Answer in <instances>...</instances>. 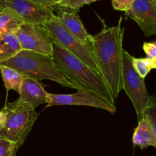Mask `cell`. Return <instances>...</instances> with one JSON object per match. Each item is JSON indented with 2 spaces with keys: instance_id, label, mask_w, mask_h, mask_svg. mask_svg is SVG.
I'll use <instances>...</instances> for the list:
<instances>
[{
  "instance_id": "44dd1931",
  "label": "cell",
  "mask_w": 156,
  "mask_h": 156,
  "mask_svg": "<svg viewBox=\"0 0 156 156\" xmlns=\"http://www.w3.org/2000/svg\"><path fill=\"white\" fill-rule=\"evenodd\" d=\"M135 0H112V5L115 10L127 12L133 5Z\"/></svg>"
},
{
  "instance_id": "2e32d148",
  "label": "cell",
  "mask_w": 156,
  "mask_h": 156,
  "mask_svg": "<svg viewBox=\"0 0 156 156\" xmlns=\"http://www.w3.org/2000/svg\"><path fill=\"white\" fill-rule=\"evenodd\" d=\"M0 72L7 92L10 90L19 92L24 77L16 70L0 65Z\"/></svg>"
},
{
  "instance_id": "277c9868",
  "label": "cell",
  "mask_w": 156,
  "mask_h": 156,
  "mask_svg": "<svg viewBox=\"0 0 156 156\" xmlns=\"http://www.w3.org/2000/svg\"><path fill=\"white\" fill-rule=\"evenodd\" d=\"M4 121L0 129V137L14 142L19 149L31 131L38 117L35 109L15 101L6 104L2 110Z\"/></svg>"
},
{
  "instance_id": "8fae6325",
  "label": "cell",
  "mask_w": 156,
  "mask_h": 156,
  "mask_svg": "<svg viewBox=\"0 0 156 156\" xmlns=\"http://www.w3.org/2000/svg\"><path fill=\"white\" fill-rule=\"evenodd\" d=\"M18 103L35 108L43 104H47L48 92L37 80L24 78L18 92Z\"/></svg>"
},
{
  "instance_id": "9a60e30c",
  "label": "cell",
  "mask_w": 156,
  "mask_h": 156,
  "mask_svg": "<svg viewBox=\"0 0 156 156\" xmlns=\"http://www.w3.org/2000/svg\"><path fill=\"white\" fill-rule=\"evenodd\" d=\"M21 50L15 34L0 35V63L13 57Z\"/></svg>"
},
{
  "instance_id": "d6986e66",
  "label": "cell",
  "mask_w": 156,
  "mask_h": 156,
  "mask_svg": "<svg viewBox=\"0 0 156 156\" xmlns=\"http://www.w3.org/2000/svg\"><path fill=\"white\" fill-rule=\"evenodd\" d=\"M18 149L14 142L0 137V156H17Z\"/></svg>"
},
{
  "instance_id": "7c38bea8",
  "label": "cell",
  "mask_w": 156,
  "mask_h": 156,
  "mask_svg": "<svg viewBox=\"0 0 156 156\" xmlns=\"http://www.w3.org/2000/svg\"><path fill=\"white\" fill-rule=\"evenodd\" d=\"M56 17L60 24L69 33L76 37L85 45L90 46L89 42L92 35L89 34L87 32L86 29L85 28L81 21L78 11L74 10L73 12L63 11L56 15Z\"/></svg>"
},
{
  "instance_id": "7a4b0ae2",
  "label": "cell",
  "mask_w": 156,
  "mask_h": 156,
  "mask_svg": "<svg viewBox=\"0 0 156 156\" xmlns=\"http://www.w3.org/2000/svg\"><path fill=\"white\" fill-rule=\"evenodd\" d=\"M52 58L71 88L92 91L114 105L115 100L101 76L55 42H53Z\"/></svg>"
},
{
  "instance_id": "ba28073f",
  "label": "cell",
  "mask_w": 156,
  "mask_h": 156,
  "mask_svg": "<svg viewBox=\"0 0 156 156\" xmlns=\"http://www.w3.org/2000/svg\"><path fill=\"white\" fill-rule=\"evenodd\" d=\"M15 35L22 50L52 56L53 41L41 24H22Z\"/></svg>"
},
{
  "instance_id": "5bb4252c",
  "label": "cell",
  "mask_w": 156,
  "mask_h": 156,
  "mask_svg": "<svg viewBox=\"0 0 156 156\" xmlns=\"http://www.w3.org/2000/svg\"><path fill=\"white\" fill-rule=\"evenodd\" d=\"M24 24L21 17L10 8L6 7L0 12V35L15 34Z\"/></svg>"
},
{
  "instance_id": "8992f818",
  "label": "cell",
  "mask_w": 156,
  "mask_h": 156,
  "mask_svg": "<svg viewBox=\"0 0 156 156\" xmlns=\"http://www.w3.org/2000/svg\"><path fill=\"white\" fill-rule=\"evenodd\" d=\"M133 56L126 50H123L122 81L123 90L130 99L140 121L143 117V113L149 102V98L144 79L141 77L132 64Z\"/></svg>"
},
{
  "instance_id": "7402d4cb",
  "label": "cell",
  "mask_w": 156,
  "mask_h": 156,
  "mask_svg": "<svg viewBox=\"0 0 156 156\" xmlns=\"http://www.w3.org/2000/svg\"><path fill=\"white\" fill-rule=\"evenodd\" d=\"M143 48L147 55V58L151 59L156 58V43L145 42L143 44Z\"/></svg>"
},
{
  "instance_id": "3957f363",
  "label": "cell",
  "mask_w": 156,
  "mask_h": 156,
  "mask_svg": "<svg viewBox=\"0 0 156 156\" xmlns=\"http://www.w3.org/2000/svg\"><path fill=\"white\" fill-rule=\"evenodd\" d=\"M0 65L16 70L24 78L37 81L47 79L71 88L70 84L56 67L52 56L21 50L13 57L1 62Z\"/></svg>"
},
{
  "instance_id": "4316f807",
  "label": "cell",
  "mask_w": 156,
  "mask_h": 156,
  "mask_svg": "<svg viewBox=\"0 0 156 156\" xmlns=\"http://www.w3.org/2000/svg\"><path fill=\"white\" fill-rule=\"evenodd\" d=\"M154 5H155V10H156V0H155V1H154Z\"/></svg>"
},
{
  "instance_id": "484cf974",
  "label": "cell",
  "mask_w": 156,
  "mask_h": 156,
  "mask_svg": "<svg viewBox=\"0 0 156 156\" xmlns=\"http://www.w3.org/2000/svg\"><path fill=\"white\" fill-rule=\"evenodd\" d=\"M152 69H156V58L152 59Z\"/></svg>"
},
{
  "instance_id": "e0dca14e",
  "label": "cell",
  "mask_w": 156,
  "mask_h": 156,
  "mask_svg": "<svg viewBox=\"0 0 156 156\" xmlns=\"http://www.w3.org/2000/svg\"><path fill=\"white\" fill-rule=\"evenodd\" d=\"M143 117H146L150 124L156 142V98L150 96L149 102L143 113Z\"/></svg>"
},
{
  "instance_id": "4fadbf2b",
  "label": "cell",
  "mask_w": 156,
  "mask_h": 156,
  "mask_svg": "<svg viewBox=\"0 0 156 156\" xmlns=\"http://www.w3.org/2000/svg\"><path fill=\"white\" fill-rule=\"evenodd\" d=\"M134 146H139L144 149L149 146L156 148V142L150 124L146 117H143L138 123V126L134 130L133 136Z\"/></svg>"
},
{
  "instance_id": "9c48e42d",
  "label": "cell",
  "mask_w": 156,
  "mask_h": 156,
  "mask_svg": "<svg viewBox=\"0 0 156 156\" xmlns=\"http://www.w3.org/2000/svg\"><path fill=\"white\" fill-rule=\"evenodd\" d=\"M7 7L20 15L25 24L43 25L56 15L53 7L42 5L30 0H8Z\"/></svg>"
},
{
  "instance_id": "ffe728a7",
  "label": "cell",
  "mask_w": 156,
  "mask_h": 156,
  "mask_svg": "<svg viewBox=\"0 0 156 156\" xmlns=\"http://www.w3.org/2000/svg\"><path fill=\"white\" fill-rule=\"evenodd\" d=\"M96 1L98 0H60L56 3L55 6L66 8V9H71L77 11L85 5L91 4Z\"/></svg>"
},
{
  "instance_id": "d4e9b609",
  "label": "cell",
  "mask_w": 156,
  "mask_h": 156,
  "mask_svg": "<svg viewBox=\"0 0 156 156\" xmlns=\"http://www.w3.org/2000/svg\"><path fill=\"white\" fill-rule=\"evenodd\" d=\"M3 121H4V113L2 111H0V129L2 126Z\"/></svg>"
},
{
  "instance_id": "603a6c76",
  "label": "cell",
  "mask_w": 156,
  "mask_h": 156,
  "mask_svg": "<svg viewBox=\"0 0 156 156\" xmlns=\"http://www.w3.org/2000/svg\"><path fill=\"white\" fill-rule=\"evenodd\" d=\"M33 2L37 3V4L42 5L44 6H50V7H53L56 5V3L60 0H30Z\"/></svg>"
},
{
  "instance_id": "ac0fdd59",
  "label": "cell",
  "mask_w": 156,
  "mask_h": 156,
  "mask_svg": "<svg viewBox=\"0 0 156 156\" xmlns=\"http://www.w3.org/2000/svg\"><path fill=\"white\" fill-rule=\"evenodd\" d=\"M132 64L136 73L143 79H145L152 69V59L149 58H136L133 56Z\"/></svg>"
},
{
  "instance_id": "52a82bcc",
  "label": "cell",
  "mask_w": 156,
  "mask_h": 156,
  "mask_svg": "<svg viewBox=\"0 0 156 156\" xmlns=\"http://www.w3.org/2000/svg\"><path fill=\"white\" fill-rule=\"evenodd\" d=\"M56 105H78L103 109L111 114L117 111L116 106L96 93L86 90L78 89L76 93L68 94L48 93L47 108Z\"/></svg>"
},
{
  "instance_id": "cb8c5ba5",
  "label": "cell",
  "mask_w": 156,
  "mask_h": 156,
  "mask_svg": "<svg viewBox=\"0 0 156 156\" xmlns=\"http://www.w3.org/2000/svg\"><path fill=\"white\" fill-rule=\"evenodd\" d=\"M7 1L8 0H0V12L7 7Z\"/></svg>"
},
{
  "instance_id": "30bf717a",
  "label": "cell",
  "mask_w": 156,
  "mask_h": 156,
  "mask_svg": "<svg viewBox=\"0 0 156 156\" xmlns=\"http://www.w3.org/2000/svg\"><path fill=\"white\" fill-rule=\"evenodd\" d=\"M155 0H135L126 15L140 27L145 36L156 35V10Z\"/></svg>"
},
{
  "instance_id": "5b68a950",
  "label": "cell",
  "mask_w": 156,
  "mask_h": 156,
  "mask_svg": "<svg viewBox=\"0 0 156 156\" xmlns=\"http://www.w3.org/2000/svg\"><path fill=\"white\" fill-rule=\"evenodd\" d=\"M50 39L66 50L80 59L93 71L100 74V71L91 52L90 46L85 45L79 39L69 33L60 24L56 15L50 21L43 24Z\"/></svg>"
},
{
  "instance_id": "6da1fadb",
  "label": "cell",
  "mask_w": 156,
  "mask_h": 156,
  "mask_svg": "<svg viewBox=\"0 0 156 156\" xmlns=\"http://www.w3.org/2000/svg\"><path fill=\"white\" fill-rule=\"evenodd\" d=\"M123 18L118 24L109 27L104 20L103 28L96 35H92L89 42L102 79L115 100L123 90V38L124 29L122 27Z\"/></svg>"
}]
</instances>
